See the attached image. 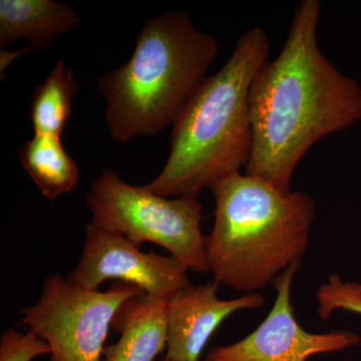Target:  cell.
<instances>
[{
  "mask_svg": "<svg viewBox=\"0 0 361 361\" xmlns=\"http://www.w3.org/2000/svg\"><path fill=\"white\" fill-rule=\"evenodd\" d=\"M319 0L294 11L279 56L262 66L250 90L253 146L246 174L291 191L299 161L322 137L361 120V85L320 51Z\"/></svg>",
  "mask_w": 361,
  "mask_h": 361,
  "instance_id": "obj_1",
  "label": "cell"
},
{
  "mask_svg": "<svg viewBox=\"0 0 361 361\" xmlns=\"http://www.w3.org/2000/svg\"><path fill=\"white\" fill-rule=\"evenodd\" d=\"M270 42L253 26L237 42L231 56L207 77L173 125L163 170L146 187L167 198L198 197L250 160L253 146L250 90L269 61Z\"/></svg>",
  "mask_w": 361,
  "mask_h": 361,
  "instance_id": "obj_2",
  "label": "cell"
},
{
  "mask_svg": "<svg viewBox=\"0 0 361 361\" xmlns=\"http://www.w3.org/2000/svg\"><path fill=\"white\" fill-rule=\"evenodd\" d=\"M210 190L215 222L205 236V254L214 281L256 293L301 262L316 216L310 195L281 191L240 172L218 180Z\"/></svg>",
  "mask_w": 361,
  "mask_h": 361,
  "instance_id": "obj_3",
  "label": "cell"
},
{
  "mask_svg": "<svg viewBox=\"0 0 361 361\" xmlns=\"http://www.w3.org/2000/svg\"><path fill=\"white\" fill-rule=\"evenodd\" d=\"M218 54L215 37L186 13L171 11L147 21L127 63L97 80L111 137L123 144L174 125Z\"/></svg>",
  "mask_w": 361,
  "mask_h": 361,
  "instance_id": "obj_4",
  "label": "cell"
},
{
  "mask_svg": "<svg viewBox=\"0 0 361 361\" xmlns=\"http://www.w3.org/2000/svg\"><path fill=\"white\" fill-rule=\"evenodd\" d=\"M87 205L97 227L120 233L139 248L147 242L157 244L189 270L209 272L201 231L203 205L197 197L167 198L104 170L90 186Z\"/></svg>",
  "mask_w": 361,
  "mask_h": 361,
  "instance_id": "obj_5",
  "label": "cell"
},
{
  "mask_svg": "<svg viewBox=\"0 0 361 361\" xmlns=\"http://www.w3.org/2000/svg\"><path fill=\"white\" fill-rule=\"evenodd\" d=\"M144 292L116 281L106 291L90 290L52 274L39 301L20 311L25 325L51 348V361H101L118 308Z\"/></svg>",
  "mask_w": 361,
  "mask_h": 361,
  "instance_id": "obj_6",
  "label": "cell"
},
{
  "mask_svg": "<svg viewBox=\"0 0 361 361\" xmlns=\"http://www.w3.org/2000/svg\"><path fill=\"white\" fill-rule=\"evenodd\" d=\"M188 271L189 268L174 256L144 253L120 233L90 223L82 257L66 279L90 290H99L104 282L116 280L169 301L191 284Z\"/></svg>",
  "mask_w": 361,
  "mask_h": 361,
  "instance_id": "obj_7",
  "label": "cell"
},
{
  "mask_svg": "<svg viewBox=\"0 0 361 361\" xmlns=\"http://www.w3.org/2000/svg\"><path fill=\"white\" fill-rule=\"evenodd\" d=\"M301 262L292 265L273 282L276 299L264 322L245 338L212 348L203 361H306L310 356L339 353L360 345V336L348 330L310 334L297 322L291 303L294 275Z\"/></svg>",
  "mask_w": 361,
  "mask_h": 361,
  "instance_id": "obj_8",
  "label": "cell"
},
{
  "mask_svg": "<svg viewBox=\"0 0 361 361\" xmlns=\"http://www.w3.org/2000/svg\"><path fill=\"white\" fill-rule=\"evenodd\" d=\"M216 281L188 285L167 301L168 341L166 360L199 361L218 327L237 311L264 305V297L245 294L231 300L218 298Z\"/></svg>",
  "mask_w": 361,
  "mask_h": 361,
  "instance_id": "obj_9",
  "label": "cell"
},
{
  "mask_svg": "<svg viewBox=\"0 0 361 361\" xmlns=\"http://www.w3.org/2000/svg\"><path fill=\"white\" fill-rule=\"evenodd\" d=\"M111 329L120 339L104 348L101 361H154L167 348V301L142 292L118 308Z\"/></svg>",
  "mask_w": 361,
  "mask_h": 361,
  "instance_id": "obj_10",
  "label": "cell"
},
{
  "mask_svg": "<svg viewBox=\"0 0 361 361\" xmlns=\"http://www.w3.org/2000/svg\"><path fill=\"white\" fill-rule=\"evenodd\" d=\"M80 23L73 7L54 0H1L0 47L26 40L30 51L42 49Z\"/></svg>",
  "mask_w": 361,
  "mask_h": 361,
  "instance_id": "obj_11",
  "label": "cell"
},
{
  "mask_svg": "<svg viewBox=\"0 0 361 361\" xmlns=\"http://www.w3.org/2000/svg\"><path fill=\"white\" fill-rule=\"evenodd\" d=\"M21 165L40 193L56 200L78 187L80 171L63 147L61 137L35 134L20 149Z\"/></svg>",
  "mask_w": 361,
  "mask_h": 361,
  "instance_id": "obj_12",
  "label": "cell"
},
{
  "mask_svg": "<svg viewBox=\"0 0 361 361\" xmlns=\"http://www.w3.org/2000/svg\"><path fill=\"white\" fill-rule=\"evenodd\" d=\"M80 92L73 71L59 59L42 84L35 87L30 103L35 134L61 137L73 110V99Z\"/></svg>",
  "mask_w": 361,
  "mask_h": 361,
  "instance_id": "obj_13",
  "label": "cell"
},
{
  "mask_svg": "<svg viewBox=\"0 0 361 361\" xmlns=\"http://www.w3.org/2000/svg\"><path fill=\"white\" fill-rule=\"evenodd\" d=\"M317 304L318 315L323 320L337 310L361 315V283L343 282L336 274L330 275L329 282L318 289Z\"/></svg>",
  "mask_w": 361,
  "mask_h": 361,
  "instance_id": "obj_14",
  "label": "cell"
},
{
  "mask_svg": "<svg viewBox=\"0 0 361 361\" xmlns=\"http://www.w3.org/2000/svg\"><path fill=\"white\" fill-rule=\"evenodd\" d=\"M51 353L49 344L32 331L9 329L0 337V361H32Z\"/></svg>",
  "mask_w": 361,
  "mask_h": 361,
  "instance_id": "obj_15",
  "label": "cell"
},
{
  "mask_svg": "<svg viewBox=\"0 0 361 361\" xmlns=\"http://www.w3.org/2000/svg\"><path fill=\"white\" fill-rule=\"evenodd\" d=\"M30 47H23V49L18 51H1V54H0V71L4 73V71L7 70L9 66L13 63L14 59L20 58V56H23V54H26V52H30Z\"/></svg>",
  "mask_w": 361,
  "mask_h": 361,
  "instance_id": "obj_16",
  "label": "cell"
},
{
  "mask_svg": "<svg viewBox=\"0 0 361 361\" xmlns=\"http://www.w3.org/2000/svg\"><path fill=\"white\" fill-rule=\"evenodd\" d=\"M163 361H170V360H166V358H165V360H164Z\"/></svg>",
  "mask_w": 361,
  "mask_h": 361,
  "instance_id": "obj_17",
  "label": "cell"
}]
</instances>
